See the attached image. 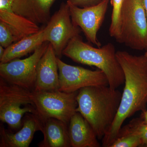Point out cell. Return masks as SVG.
<instances>
[{"label": "cell", "instance_id": "cell-1", "mask_svg": "<svg viewBox=\"0 0 147 147\" xmlns=\"http://www.w3.org/2000/svg\"><path fill=\"white\" fill-rule=\"evenodd\" d=\"M116 55L124 74L125 86L115 118L102 139L105 147L113 144L125 120L146 110L147 51L136 56L118 51Z\"/></svg>", "mask_w": 147, "mask_h": 147}, {"label": "cell", "instance_id": "cell-2", "mask_svg": "<svg viewBox=\"0 0 147 147\" xmlns=\"http://www.w3.org/2000/svg\"><path fill=\"white\" fill-rule=\"evenodd\" d=\"M122 93L109 86H91L78 91L79 113L90 124L98 139H102L115 118Z\"/></svg>", "mask_w": 147, "mask_h": 147}, {"label": "cell", "instance_id": "cell-3", "mask_svg": "<svg viewBox=\"0 0 147 147\" xmlns=\"http://www.w3.org/2000/svg\"><path fill=\"white\" fill-rule=\"evenodd\" d=\"M112 43L94 47L83 41L80 35L73 38L63 52V55L78 63L97 67L103 71L109 86L117 89L124 84V74Z\"/></svg>", "mask_w": 147, "mask_h": 147}, {"label": "cell", "instance_id": "cell-4", "mask_svg": "<svg viewBox=\"0 0 147 147\" xmlns=\"http://www.w3.org/2000/svg\"><path fill=\"white\" fill-rule=\"evenodd\" d=\"M37 115L32 90L10 84L0 78V120L16 131L26 113Z\"/></svg>", "mask_w": 147, "mask_h": 147}, {"label": "cell", "instance_id": "cell-5", "mask_svg": "<svg viewBox=\"0 0 147 147\" xmlns=\"http://www.w3.org/2000/svg\"><path fill=\"white\" fill-rule=\"evenodd\" d=\"M120 43L134 50H147V18L144 0H123Z\"/></svg>", "mask_w": 147, "mask_h": 147}, {"label": "cell", "instance_id": "cell-6", "mask_svg": "<svg viewBox=\"0 0 147 147\" xmlns=\"http://www.w3.org/2000/svg\"><path fill=\"white\" fill-rule=\"evenodd\" d=\"M78 91L66 92L61 91H36L32 97L37 115L42 121L50 118L58 119L68 125L78 106Z\"/></svg>", "mask_w": 147, "mask_h": 147}, {"label": "cell", "instance_id": "cell-7", "mask_svg": "<svg viewBox=\"0 0 147 147\" xmlns=\"http://www.w3.org/2000/svg\"><path fill=\"white\" fill-rule=\"evenodd\" d=\"M49 44L48 42H44L26 59H17L5 63H1V78L9 84L34 90L36 82L38 64Z\"/></svg>", "mask_w": 147, "mask_h": 147}, {"label": "cell", "instance_id": "cell-8", "mask_svg": "<svg viewBox=\"0 0 147 147\" xmlns=\"http://www.w3.org/2000/svg\"><path fill=\"white\" fill-rule=\"evenodd\" d=\"M45 42L52 45L56 56L61 58L65 48L73 38L79 35V27L71 21L67 3H62L44 28Z\"/></svg>", "mask_w": 147, "mask_h": 147}, {"label": "cell", "instance_id": "cell-9", "mask_svg": "<svg viewBox=\"0 0 147 147\" xmlns=\"http://www.w3.org/2000/svg\"><path fill=\"white\" fill-rule=\"evenodd\" d=\"M60 88L59 90L73 92L85 87L109 86L106 75L100 69L92 70L82 67L69 65L57 57Z\"/></svg>", "mask_w": 147, "mask_h": 147}, {"label": "cell", "instance_id": "cell-10", "mask_svg": "<svg viewBox=\"0 0 147 147\" xmlns=\"http://www.w3.org/2000/svg\"><path fill=\"white\" fill-rule=\"evenodd\" d=\"M110 0H105L99 4L82 8L67 2L72 22L84 32L90 42L97 47L101 45L97 33L104 21Z\"/></svg>", "mask_w": 147, "mask_h": 147}, {"label": "cell", "instance_id": "cell-11", "mask_svg": "<svg viewBox=\"0 0 147 147\" xmlns=\"http://www.w3.org/2000/svg\"><path fill=\"white\" fill-rule=\"evenodd\" d=\"M22 123V127L15 133L1 125L0 147H28L35 132L42 131V121L36 114L26 113Z\"/></svg>", "mask_w": 147, "mask_h": 147}, {"label": "cell", "instance_id": "cell-12", "mask_svg": "<svg viewBox=\"0 0 147 147\" xmlns=\"http://www.w3.org/2000/svg\"><path fill=\"white\" fill-rule=\"evenodd\" d=\"M57 57L52 45L40 59L36 69V79L34 90L50 91L59 90L60 82Z\"/></svg>", "mask_w": 147, "mask_h": 147}, {"label": "cell", "instance_id": "cell-13", "mask_svg": "<svg viewBox=\"0 0 147 147\" xmlns=\"http://www.w3.org/2000/svg\"><path fill=\"white\" fill-rule=\"evenodd\" d=\"M68 132L71 147L100 146L92 127L78 112H76L70 119L68 125Z\"/></svg>", "mask_w": 147, "mask_h": 147}, {"label": "cell", "instance_id": "cell-14", "mask_svg": "<svg viewBox=\"0 0 147 147\" xmlns=\"http://www.w3.org/2000/svg\"><path fill=\"white\" fill-rule=\"evenodd\" d=\"M55 0H15L13 11L15 13L38 24H47L50 9Z\"/></svg>", "mask_w": 147, "mask_h": 147}, {"label": "cell", "instance_id": "cell-15", "mask_svg": "<svg viewBox=\"0 0 147 147\" xmlns=\"http://www.w3.org/2000/svg\"><path fill=\"white\" fill-rule=\"evenodd\" d=\"M42 122L41 132L44 138L38 144V147H71L67 125L54 118L47 119Z\"/></svg>", "mask_w": 147, "mask_h": 147}, {"label": "cell", "instance_id": "cell-16", "mask_svg": "<svg viewBox=\"0 0 147 147\" xmlns=\"http://www.w3.org/2000/svg\"><path fill=\"white\" fill-rule=\"evenodd\" d=\"M45 42L44 28L36 33L26 37L5 48L1 59V63H5L26 56L34 52L38 47Z\"/></svg>", "mask_w": 147, "mask_h": 147}, {"label": "cell", "instance_id": "cell-17", "mask_svg": "<svg viewBox=\"0 0 147 147\" xmlns=\"http://www.w3.org/2000/svg\"><path fill=\"white\" fill-rule=\"evenodd\" d=\"M141 136L128 124L122 127L115 142L110 147L142 146Z\"/></svg>", "mask_w": 147, "mask_h": 147}, {"label": "cell", "instance_id": "cell-18", "mask_svg": "<svg viewBox=\"0 0 147 147\" xmlns=\"http://www.w3.org/2000/svg\"><path fill=\"white\" fill-rule=\"evenodd\" d=\"M123 0H110L113 7L111 24L109 28L110 36L120 42L121 36V14Z\"/></svg>", "mask_w": 147, "mask_h": 147}, {"label": "cell", "instance_id": "cell-19", "mask_svg": "<svg viewBox=\"0 0 147 147\" xmlns=\"http://www.w3.org/2000/svg\"><path fill=\"white\" fill-rule=\"evenodd\" d=\"M18 41L16 36L8 25L0 21V45L6 48Z\"/></svg>", "mask_w": 147, "mask_h": 147}, {"label": "cell", "instance_id": "cell-20", "mask_svg": "<svg viewBox=\"0 0 147 147\" xmlns=\"http://www.w3.org/2000/svg\"><path fill=\"white\" fill-rule=\"evenodd\" d=\"M128 124L141 136L142 146L147 147V124L144 123L140 117L133 119Z\"/></svg>", "mask_w": 147, "mask_h": 147}, {"label": "cell", "instance_id": "cell-21", "mask_svg": "<svg viewBox=\"0 0 147 147\" xmlns=\"http://www.w3.org/2000/svg\"><path fill=\"white\" fill-rule=\"evenodd\" d=\"M105 0H67V2L79 7L85 8L99 4Z\"/></svg>", "mask_w": 147, "mask_h": 147}, {"label": "cell", "instance_id": "cell-22", "mask_svg": "<svg viewBox=\"0 0 147 147\" xmlns=\"http://www.w3.org/2000/svg\"><path fill=\"white\" fill-rule=\"evenodd\" d=\"M15 0H0V11H13V6Z\"/></svg>", "mask_w": 147, "mask_h": 147}, {"label": "cell", "instance_id": "cell-23", "mask_svg": "<svg viewBox=\"0 0 147 147\" xmlns=\"http://www.w3.org/2000/svg\"><path fill=\"white\" fill-rule=\"evenodd\" d=\"M143 123L145 124H147V110H146L144 112H142L141 117Z\"/></svg>", "mask_w": 147, "mask_h": 147}, {"label": "cell", "instance_id": "cell-24", "mask_svg": "<svg viewBox=\"0 0 147 147\" xmlns=\"http://www.w3.org/2000/svg\"><path fill=\"white\" fill-rule=\"evenodd\" d=\"M5 50V48L0 45V59L2 58L4 54Z\"/></svg>", "mask_w": 147, "mask_h": 147}, {"label": "cell", "instance_id": "cell-25", "mask_svg": "<svg viewBox=\"0 0 147 147\" xmlns=\"http://www.w3.org/2000/svg\"><path fill=\"white\" fill-rule=\"evenodd\" d=\"M144 1L145 9H146V14L147 18V0H144ZM146 51H147V50H146Z\"/></svg>", "mask_w": 147, "mask_h": 147}]
</instances>
